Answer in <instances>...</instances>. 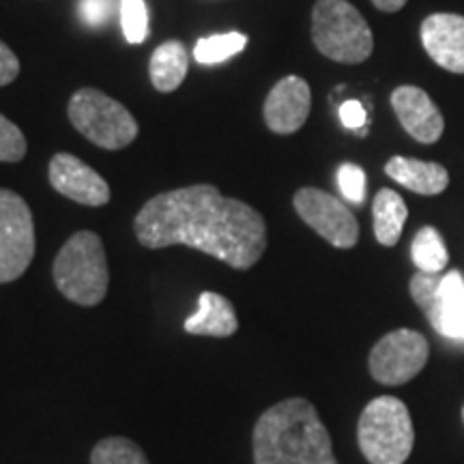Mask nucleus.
<instances>
[{"mask_svg": "<svg viewBox=\"0 0 464 464\" xmlns=\"http://www.w3.org/2000/svg\"><path fill=\"white\" fill-rule=\"evenodd\" d=\"M108 258L95 232L80 230L61 247L54 260V284L63 297L91 307L102 304L108 293Z\"/></svg>", "mask_w": 464, "mask_h": 464, "instance_id": "3", "label": "nucleus"}, {"mask_svg": "<svg viewBox=\"0 0 464 464\" xmlns=\"http://www.w3.org/2000/svg\"><path fill=\"white\" fill-rule=\"evenodd\" d=\"M357 440L370 464H404L413 451L415 430L402 400L374 398L359 417Z\"/></svg>", "mask_w": 464, "mask_h": 464, "instance_id": "4", "label": "nucleus"}, {"mask_svg": "<svg viewBox=\"0 0 464 464\" xmlns=\"http://www.w3.org/2000/svg\"><path fill=\"white\" fill-rule=\"evenodd\" d=\"M374 216V235L376 241L385 247H393L402 237L409 208H406L402 196L393 189H381L372 205Z\"/></svg>", "mask_w": 464, "mask_h": 464, "instance_id": "18", "label": "nucleus"}, {"mask_svg": "<svg viewBox=\"0 0 464 464\" xmlns=\"http://www.w3.org/2000/svg\"><path fill=\"white\" fill-rule=\"evenodd\" d=\"M34 256V224L26 200L0 188V284L24 276Z\"/></svg>", "mask_w": 464, "mask_h": 464, "instance_id": "7", "label": "nucleus"}, {"mask_svg": "<svg viewBox=\"0 0 464 464\" xmlns=\"http://www.w3.org/2000/svg\"><path fill=\"white\" fill-rule=\"evenodd\" d=\"M387 177L421 196H437L450 185V174L440 164L411 158H392L385 166Z\"/></svg>", "mask_w": 464, "mask_h": 464, "instance_id": "16", "label": "nucleus"}, {"mask_svg": "<svg viewBox=\"0 0 464 464\" xmlns=\"http://www.w3.org/2000/svg\"><path fill=\"white\" fill-rule=\"evenodd\" d=\"M338 185L342 196L353 205H362L365 200V172L357 164H342L338 168Z\"/></svg>", "mask_w": 464, "mask_h": 464, "instance_id": "24", "label": "nucleus"}, {"mask_svg": "<svg viewBox=\"0 0 464 464\" xmlns=\"http://www.w3.org/2000/svg\"><path fill=\"white\" fill-rule=\"evenodd\" d=\"M340 121L346 130L362 131L365 125H368V112L362 106V102L348 100L340 106Z\"/></svg>", "mask_w": 464, "mask_h": 464, "instance_id": "26", "label": "nucleus"}, {"mask_svg": "<svg viewBox=\"0 0 464 464\" xmlns=\"http://www.w3.org/2000/svg\"><path fill=\"white\" fill-rule=\"evenodd\" d=\"M312 108L310 84L297 75H286L265 100V123L274 133L288 136L305 125Z\"/></svg>", "mask_w": 464, "mask_h": 464, "instance_id": "11", "label": "nucleus"}, {"mask_svg": "<svg viewBox=\"0 0 464 464\" xmlns=\"http://www.w3.org/2000/svg\"><path fill=\"white\" fill-rule=\"evenodd\" d=\"M67 114L75 130L100 149H125L138 136V123L130 110L97 89L73 92Z\"/></svg>", "mask_w": 464, "mask_h": 464, "instance_id": "6", "label": "nucleus"}, {"mask_svg": "<svg viewBox=\"0 0 464 464\" xmlns=\"http://www.w3.org/2000/svg\"><path fill=\"white\" fill-rule=\"evenodd\" d=\"M247 45V37L241 33H224L205 37L196 44L194 58L200 65H218V63L228 61L230 56L241 54Z\"/></svg>", "mask_w": 464, "mask_h": 464, "instance_id": "20", "label": "nucleus"}, {"mask_svg": "<svg viewBox=\"0 0 464 464\" xmlns=\"http://www.w3.org/2000/svg\"><path fill=\"white\" fill-rule=\"evenodd\" d=\"M423 314L440 335L464 340V277L458 271L439 277L437 295Z\"/></svg>", "mask_w": 464, "mask_h": 464, "instance_id": "14", "label": "nucleus"}, {"mask_svg": "<svg viewBox=\"0 0 464 464\" xmlns=\"http://www.w3.org/2000/svg\"><path fill=\"white\" fill-rule=\"evenodd\" d=\"M409 3V0H372V5L379 11H385V14H396L404 7V5Z\"/></svg>", "mask_w": 464, "mask_h": 464, "instance_id": "28", "label": "nucleus"}, {"mask_svg": "<svg viewBox=\"0 0 464 464\" xmlns=\"http://www.w3.org/2000/svg\"><path fill=\"white\" fill-rule=\"evenodd\" d=\"M149 249L188 246L232 269H252L266 249V224L256 208L226 198L216 185L198 183L150 198L133 219Z\"/></svg>", "mask_w": 464, "mask_h": 464, "instance_id": "1", "label": "nucleus"}, {"mask_svg": "<svg viewBox=\"0 0 464 464\" xmlns=\"http://www.w3.org/2000/svg\"><path fill=\"white\" fill-rule=\"evenodd\" d=\"M312 42L323 56L346 65L368 61L374 50L368 22L348 0H318L312 9Z\"/></svg>", "mask_w": 464, "mask_h": 464, "instance_id": "5", "label": "nucleus"}, {"mask_svg": "<svg viewBox=\"0 0 464 464\" xmlns=\"http://www.w3.org/2000/svg\"><path fill=\"white\" fill-rule=\"evenodd\" d=\"M293 205L297 216L334 247L348 249L357 246V219L351 213V208L342 205L335 196L316 188H301L295 194Z\"/></svg>", "mask_w": 464, "mask_h": 464, "instance_id": "9", "label": "nucleus"}, {"mask_svg": "<svg viewBox=\"0 0 464 464\" xmlns=\"http://www.w3.org/2000/svg\"><path fill=\"white\" fill-rule=\"evenodd\" d=\"M20 75V61L7 44L0 42V86L11 84Z\"/></svg>", "mask_w": 464, "mask_h": 464, "instance_id": "27", "label": "nucleus"}, {"mask_svg": "<svg viewBox=\"0 0 464 464\" xmlns=\"http://www.w3.org/2000/svg\"><path fill=\"white\" fill-rule=\"evenodd\" d=\"M254 464H338L332 437L305 398L266 409L254 428Z\"/></svg>", "mask_w": 464, "mask_h": 464, "instance_id": "2", "label": "nucleus"}, {"mask_svg": "<svg viewBox=\"0 0 464 464\" xmlns=\"http://www.w3.org/2000/svg\"><path fill=\"white\" fill-rule=\"evenodd\" d=\"M80 17L89 26H103L121 11V0H80Z\"/></svg>", "mask_w": 464, "mask_h": 464, "instance_id": "25", "label": "nucleus"}, {"mask_svg": "<svg viewBox=\"0 0 464 464\" xmlns=\"http://www.w3.org/2000/svg\"><path fill=\"white\" fill-rule=\"evenodd\" d=\"M421 44L440 69L464 73V15H428L421 24Z\"/></svg>", "mask_w": 464, "mask_h": 464, "instance_id": "13", "label": "nucleus"}, {"mask_svg": "<svg viewBox=\"0 0 464 464\" xmlns=\"http://www.w3.org/2000/svg\"><path fill=\"white\" fill-rule=\"evenodd\" d=\"M52 188L84 207H103L110 200V185L100 172L69 153H56L50 161Z\"/></svg>", "mask_w": 464, "mask_h": 464, "instance_id": "10", "label": "nucleus"}, {"mask_svg": "<svg viewBox=\"0 0 464 464\" xmlns=\"http://www.w3.org/2000/svg\"><path fill=\"white\" fill-rule=\"evenodd\" d=\"M393 112L411 138L421 144H434L445 130V119L426 91L417 86H398L392 92Z\"/></svg>", "mask_w": 464, "mask_h": 464, "instance_id": "12", "label": "nucleus"}, {"mask_svg": "<svg viewBox=\"0 0 464 464\" xmlns=\"http://www.w3.org/2000/svg\"><path fill=\"white\" fill-rule=\"evenodd\" d=\"M91 464H149V460L133 440L108 437L92 448Z\"/></svg>", "mask_w": 464, "mask_h": 464, "instance_id": "21", "label": "nucleus"}, {"mask_svg": "<svg viewBox=\"0 0 464 464\" xmlns=\"http://www.w3.org/2000/svg\"><path fill=\"white\" fill-rule=\"evenodd\" d=\"M430 357L428 340L413 329H396L382 335L370 353V374L387 387L404 385L421 372Z\"/></svg>", "mask_w": 464, "mask_h": 464, "instance_id": "8", "label": "nucleus"}, {"mask_svg": "<svg viewBox=\"0 0 464 464\" xmlns=\"http://www.w3.org/2000/svg\"><path fill=\"white\" fill-rule=\"evenodd\" d=\"M189 69L188 48L181 42H166L153 52L149 63L150 82L160 92H172L183 84Z\"/></svg>", "mask_w": 464, "mask_h": 464, "instance_id": "17", "label": "nucleus"}, {"mask_svg": "<svg viewBox=\"0 0 464 464\" xmlns=\"http://www.w3.org/2000/svg\"><path fill=\"white\" fill-rule=\"evenodd\" d=\"M121 28L130 44H142L149 37V9L144 0H121Z\"/></svg>", "mask_w": 464, "mask_h": 464, "instance_id": "22", "label": "nucleus"}, {"mask_svg": "<svg viewBox=\"0 0 464 464\" xmlns=\"http://www.w3.org/2000/svg\"><path fill=\"white\" fill-rule=\"evenodd\" d=\"M411 258L421 274H440L450 263V252L445 247L443 237L432 226H423L417 232L413 246H411Z\"/></svg>", "mask_w": 464, "mask_h": 464, "instance_id": "19", "label": "nucleus"}, {"mask_svg": "<svg viewBox=\"0 0 464 464\" xmlns=\"http://www.w3.org/2000/svg\"><path fill=\"white\" fill-rule=\"evenodd\" d=\"M462 420H464V409H462Z\"/></svg>", "mask_w": 464, "mask_h": 464, "instance_id": "29", "label": "nucleus"}, {"mask_svg": "<svg viewBox=\"0 0 464 464\" xmlns=\"http://www.w3.org/2000/svg\"><path fill=\"white\" fill-rule=\"evenodd\" d=\"M26 155V138L20 131V127L11 123L7 116L0 114V161H15L24 160Z\"/></svg>", "mask_w": 464, "mask_h": 464, "instance_id": "23", "label": "nucleus"}, {"mask_svg": "<svg viewBox=\"0 0 464 464\" xmlns=\"http://www.w3.org/2000/svg\"><path fill=\"white\" fill-rule=\"evenodd\" d=\"M185 332L191 335H211V338H228L237 334L239 321H237L235 305L224 295L205 290L200 293L198 310L185 321Z\"/></svg>", "mask_w": 464, "mask_h": 464, "instance_id": "15", "label": "nucleus"}]
</instances>
